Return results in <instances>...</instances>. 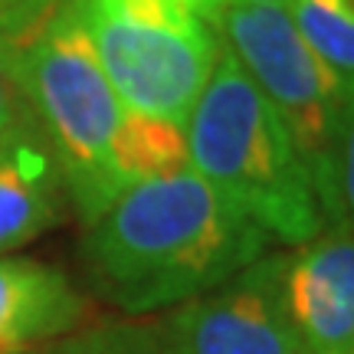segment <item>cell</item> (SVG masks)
<instances>
[{
  "instance_id": "6da1fadb",
  "label": "cell",
  "mask_w": 354,
  "mask_h": 354,
  "mask_svg": "<svg viewBox=\"0 0 354 354\" xmlns=\"http://www.w3.org/2000/svg\"><path fill=\"white\" fill-rule=\"evenodd\" d=\"M272 240L194 167L131 184L79 243L86 286L125 318L197 299L269 253Z\"/></svg>"
},
{
  "instance_id": "7a4b0ae2",
  "label": "cell",
  "mask_w": 354,
  "mask_h": 354,
  "mask_svg": "<svg viewBox=\"0 0 354 354\" xmlns=\"http://www.w3.org/2000/svg\"><path fill=\"white\" fill-rule=\"evenodd\" d=\"M184 135L190 167L272 243L302 246L325 230L302 154L227 43Z\"/></svg>"
},
{
  "instance_id": "3957f363",
  "label": "cell",
  "mask_w": 354,
  "mask_h": 354,
  "mask_svg": "<svg viewBox=\"0 0 354 354\" xmlns=\"http://www.w3.org/2000/svg\"><path fill=\"white\" fill-rule=\"evenodd\" d=\"M17 82L63 167L66 197L82 223L125 190L115 171V131L125 105L102 73L76 0H63L13 50Z\"/></svg>"
},
{
  "instance_id": "277c9868",
  "label": "cell",
  "mask_w": 354,
  "mask_h": 354,
  "mask_svg": "<svg viewBox=\"0 0 354 354\" xmlns=\"http://www.w3.org/2000/svg\"><path fill=\"white\" fill-rule=\"evenodd\" d=\"M220 33L302 154L328 223H351V95L295 33L286 7H230Z\"/></svg>"
},
{
  "instance_id": "5b68a950",
  "label": "cell",
  "mask_w": 354,
  "mask_h": 354,
  "mask_svg": "<svg viewBox=\"0 0 354 354\" xmlns=\"http://www.w3.org/2000/svg\"><path fill=\"white\" fill-rule=\"evenodd\" d=\"M102 73L128 112L187 125L214 73L220 0H76Z\"/></svg>"
},
{
  "instance_id": "8992f818",
  "label": "cell",
  "mask_w": 354,
  "mask_h": 354,
  "mask_svg": "<svg viewBox=\"0 0 354 354\" xmlns=\"http://www.w3.org/2000/svg\"><path fill=\"white\" fill-rule=\"evenodd\" d=\"M289 250H269L227 282L165 312L180 354H305L286 299Z\"/></svg>"
},
{
  "instance_id": "52a82bcc",
  "label": "cell",
  "mask_w": 354,
  "mask_h": 354,
  "mask_svg": "<svg viewBox=\"0 0 354 354\" xmlns=\"http://www.w3.org/2000/svg\"><path fill=\"white\" fill-rule=\"evenodd\" d=\"M286 299L305 354H354V240L351 223H328L292 246Z\"/></svg>"
},
{
  "instance_id": "ba28073f",
  "label": "cell",
  "mask_w": 354,
  "mask_h": 354,
  "mask_svg": "<svg viewBox=\"0 0 354 354\" xmlns=\"http://www.w3.org/2000/svg\"><path fill=\"white\" fill-rule=\"evenodd\" d=\"M69 210L63 167L30 109L0 131V256H10Z\"/></svg>"
},
{
  "instance_id": "9c48e42d",
  "label": "cell",
  "mask_w": 354,
  "mask_h": 354,
  "mask_svg": "<svg viewBox=\"0 0 354 354\" xmlns=\"http://www.w3.org/2000/svg\"><path fill=\"white\" fill-rule=\"evenodd\" d=\"M88 299L63 269L0 256V354H30L86 328Z\"/></svg>"
},
{
  "instance_id": "30bf717a",
  "label": "cell",
  "mask_w": 354,
  "mask_h": 354,
  "mask_svg": "<svg viewBox=\"0 0 354 354\" xmlns=\"http://www.w3.org/2000/svg\"><path fill=\"white\" fill-rule=\"evenodd\" d=\"M187 165L190 161L184 125L125 109L122 125L115 131V171L122 177L125 190L141 180L174 174Z\"/></svg>"
},
{
  "instance_id": "8fae6325",
  "label": "cell",
  "mask_w": 354,
  "mask_h": 354,
  "mask_svg": "<svg viewBox=\"0 0 354 354\" xmlns=\"http://www.w3.org/2000/svg\"><path fill=\"white\" fill-rule=\"evenodd\" d=\"M286 10L305 46L354 92V0H289Z\"/></svg>"
},
{
  "instance_id": "7c38bea8",
  "label": "cell",
  "mask_w": 354,
  "mask_h": 354,
  "mask_svg": "<svg viewBox=\"0 0 354 354\" xmlns=\"http://www.w3.org/2000/svg\"><path fill=\"white\" fill-rule=\"evenodd\" d=\"M33 354H180L167 338L161 322L141 318H109L66 335Z\"/></svg>"
},
{
  "instance_id": "4fadbf2b",
  "label": "cell",
  "mask_w": 354,
  "mask_h": 354,
  "mask_svg": "<svg viewBox=\"0 0 354 354\" xmlns=\"http://www.w3.org/2000/svg\"><path fill=\"white\" fill-rule=\"evenodd\" d=\"M63 0H0V39L7 46H20Z\"/></svg>"
},
{
  "instance_id": "5bb4252c",
  "label": "cell",
  "mask_w": 354,
  "mask_h": 354,
  "mask_svg": "<svg viewBox=\"0 0 354 354\" xmlns=\"http://www.w3.org/2000/svg\"><path fill=\"white\" fill-rule=\"evenodd\" d=\"M26 109V99L17 82V66H13V46L0 39V131L10 125L17 115Z\"/></svg>"
},
{
  "instance_id": "9a60e30c",
  "label": "cell",
  "mask_w": 354,
  "mask_h": 354,
  "mask_svg": "<svg viewBox=\"0 0 354 354\" xmlns=\"http://www.w3.org/2000/svg\"><path fill=\"white\" fill-rule=\"evenodd\" d=\"M223 7H289V0H220Z\"/></svg>"
},
{
  "instance_id": "2e32d148",
  "label": "cell",
  "mask_w": 354,
  "mask_h": 354,
  "mask_svg": "<svg viewBox=\"0 0 354 354\" xmlns=\"http://www.w3.org/2000/svg\"><path fill=\"white\" fill-rule=\"evenodd\" d=\"M30 354H33V351H30Z\"/></svg>"
}]
</instances>
